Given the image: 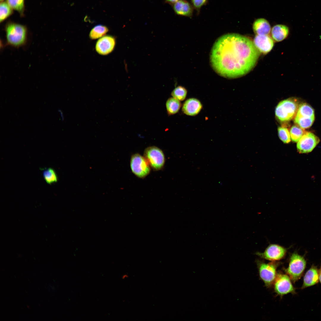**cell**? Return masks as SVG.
<instances>
[{
	"mask_svg": "<svg viewBox=\"0 0 321 321\" xmlns=\"http://www.w3.org/2000/svg\"><path fill=\"white\" fill-rule=\"evenodd\" d=\"M43 175L44 180L48 184L51 185L56 182L58 180V177L56 172L54 169L51 168L43 169Z\"/></svg>",
	"mask_w": 321,
	"mask_h": 321,
	"instance_id": "obj_20",
	"label": "cell"
},
{
	"mask_svg": "<svg viewBox=\"0 0 321 321\" xmlns=\"http://www.w3.org/2000/svg\"><path fill=\"white\" fill-rule=\"evenodd\" d=\"M289 132L291 139L294 142H298L306 132L303 129L295 125L292 127Z\"/></svg>",
	"mask_w": 321,
	"mask_h": 321,
	"instance_id": "obj_23",
	"label": "cell"
},
{
	"mask_svg": "<svg viewBox=\"0 0 321 321\" xmlns=\"http://www.w3.org/2000/svg\"><path fill=\"white\" fill-rule=\"evenodd\" d=\"M108 31V29L106 26L101 25H97L91 30L89 37L92 39H97L104 35Z\"/></svg>",
	"mask_w": 321,
	"mask_h": 321,
	"instance_id": "obj_21",
	"label": "cell"
},
{
	"mask_svg": "<svg viewBox=\"0 0 321 321\" xmlns=\"http://www.w3.org/2000/svg\"><path fill=\"white\" fill-rule=\"evenodd\" d=\"M115 44L114 37L106 36L100 39L97 42L95 48L100 54L106 55L111 53L114 49Z\"/></svg>",
	"mask_w": 321,
	"mask_h": 321,
	"instance_id": "obj_12",
	"label": "cell"
},
{
	"mask_svg": "<svg viewBox=\"0 0 321 321\" xmlns=\"http://www.w3.org/2000/svg\"><path fill=\"white\" fill-rule=\"evenodd\" d=\"M7 2L12 9L23 14L24 8V0H7Z\"/></svg>",
	"mask_w": 321,
	"mask_h": 321,
	"instance_id": "obj_25",
	"label": "cell"
},
{
	"mask_svg": "<svg viewBox=\"0 0 321 321\" xmlns=\"http://www.w3.org/2000/svg\"><path fill=\"white\" fill-rule=\"evenodd\" d=\"M253 28L254 33L258 35H268L271 31L269 23L263 18L256 20L253 23Z\"/></svg>",
	"mask_w": 321,
	"mask_h": 321,
	"instance_id": "obj_16",
	"label": "cell"
},
{
	"mask_svg": "<svg viewBox=\"0 0 321 321\" xmlns=\"http://www.w3.org/2000/svg\"><path fill=\"white\" fill-rule=\"evenodd\" d=\"M297 103L290 99L281 101L276 106L275 115L281 121L285 122L291 120L297 113L298 109Z\"/></svg>",
	"mask_w": 321,
	"mask_h": 321,
	"instance_id": "obj_4",
	"label": "cell"
},
{
	"mask_svg": "<svg viewBox=\"0 0 321 321\" xmlns=\"http://www.w3.org/2000/svg\"><path fill=\"white\" fill-rule=\"evenodd\" d=\"M5 31L7 45L17 48L24 46L27 43L28 31L25 26L9 22L5 26Z\"/></svg>",
	"mask_w": 321,
	"mask_h": 321,
	"instance_id": "obj_2",
	"label": "cell"
},
{
	"mask_svg": "<svg viewBox=\"0 0 321 321\" xmlns=\"http://www.w3.org/2000/svg\"><path fill=\"white\" fill-rule=\"evenodd\" d=\"M3 0H0V1H3Z\"/></svg>",
	"mask_w": 321,
	"mask_h": 321,
	"instance_id": "obj_32",
	"label": "cell"
},
{
	"mask_svg": "<svg viewBox=\"0 0 321 321\" xmlns=\"http://www.w3.org/2000/svg\"><path fill=\"white\" fill-rule=\"evenodd\" d=\"M187 93V90L185 87L179 86L173 90L171 95L173 97L181 101L185 100Z\"/></svg>",
	"mask_w": 321,
	"mask_h": 321,
	"instance_id": "obj_22",
	"label": "cell"
},
{
	"mask_svg": "<svg viewBox=\"0 0 321 321\" xmlns=\"http://www.w3.org/2000/svg\"><path fill=\"white\" fill-rule=\"evenodd\" d=\"M166 105L167 112L169 115L177 113L182 106L180 101L173 97L167 99Z\"/></svg>",
	"mask_w": 321,
	"mask_h": 321,
	"instance_id": "obj_18",
	"label": "cell"
},
{
	"mask_svg": "<svg viewBox=\"0 0 321 321\" xmlns=\"http://www.w3.org/2000/svg\"><path fill=\"white\" fill-rule=\"evenodd\" d=\"M319 281L318 270L316 266L313 265L305 273L301 288L313 286L317 284Z\"/></svg>",
	"mask_w": 321,
	"mask_h": 321,
	"instance_id": "obj_15",
	"label": "cell"
},
{
	"mask_svg": "<svg viewBox=\"0 0 321 321\" xmlns=\"http://www.w3.org/2000/svg\"><path fill=\"white\" fill-rule=\"evenodd\" d=\"M320 141L319 138L310 132H306L297 142V147L300 153L311 152Z\"/></svg>",
	"mask_w": 321,
	"mask_h": 321,
	"instance_id": "obj_9",
	"label": "cell"
},
{
	"mask_svg": "<svg viewBox=\"0 0 321 321\" xmlns=\"http://www.w3.org/2000/svg\"><path fill=\"white\" fill-rule=\"evenodd\" d=\"M209 0H191V4L198 14L199 13L201 8L206 5Z\"/></svg>",
	"mask_w": 321,
	"mask_h": 321,
	"instance_id": "obj_27",
	"label": "cell"
},
{
	"mask_svg": "<svg viewBox=\"0 0 321 321\" xmlns=\"http://www.w3.org/2000/svg\"><path fill=\"white\" fill-rule=\"evenodd\" d=\"M130 167L133 173L140 178L146 177L151 171V167L146 158L138 153L131 156Z\"/></svg>",
	"mask_w": 321,
	"mask_h": 321,
	"instance_id": "obj_6",
	"label": "cell"
},
{
	"mask_svg": "<svg viewBox=\"0 0 321 321\" xmlns=\"http://www.w3.org/2000/svg\"><path fill=\"white\" fill-rule=\"evenodd\" d=\"M306 266L304 257L295 252L291 256L288 267L285 271L291 280L295 282L301 277Z\"/></svg>",
	"mask_w": 321,
	"mask_h": 321,
	"instance_id": "obj_3",
	"label": "cell"
},
{
	"mask_svg": "<svg viewBox=\"0 0 321 321\" xmlns=\"http://www.w3.org/2000/svg\"><path fill=\"white\" fill-rule=\"evenodd\" d=\"M278 136L284 143H288L291 140L290 132L288 129L284 127H279L278 128Z\"/></svg>",
	"mask_w": 321,
	"mask_h": 321,
	"instance_id": "obj_26",
	"label": "cell"
},
{
	"mask_svg": "<svg viewBox=\"0 0 321 321\" xmlns=\"http://www.w3.org/2000/svg\"><path fill=\"white\" fill-rule=\"evenodd\" d=\"M319 281L321 284V266L319 269L318 270Z\"/></svg>",
	"mask_w": 321,
	"mask_h": 321,
	"instance_id": "obj_29",
	"label": "cell"
},
{
	"mask_svg": "<svg viewBox=\"0 0 321 321\" xmlns=\"http://www.w3.org/2000/svg\"><path fill=\"white\" fill-rule=\"evenodd\" d=\"M260 52L249 38L229 33L218 38L210 53L212 67L220 76L227 78L243 76L256 65Z\"/></svg>",
	"mask_w": 321,
	"mask_h": 321,
	"instance_id": "obj_1",
	"label": "cell"
},
{
	"mask_svg": "<svg viewBox=\"0 0 321 321\" xmlns=\"http://www.w3.org/2000/svg\"><path fill=\"white\" fill-rule=\"evenodd\" d=\"M295 116L305 119L315 117L314 111L309 105L303 103L299 106Z\"/></svg>",
	"mask_w": 321,
	"mask_h": 321,
	"instance_id": "obj_19",
	"label": "cell"
},
{
	"mask_svg": "<svg viewBox=\"0 0 321 321\" xmlns=\"http://www.w3.org/2000/svg\"><path fill=\"white\" fill-rule=\"evenodd\" d=\"M289 29L286 26L278 24L274 26L271 30V35L273 38L277 42L281 41L288 36Z\"/></svg>",
	"mask_w": 321,
	"mask_h": 321,
	"instance_id": "obj_17",
	"label": "cell"
},
{
	"mask_svg": "<svg viewBox=\"0 0 321 321\" xmlns=\"http://www.w3.org/2000/svg\"><path fill=\"white\" fill-rule=\"evenodd\" d=\"M260 277L265 285L269 287L274 283L277 274L278 264L275 262L266 263L261 262L257 263Z\"/></svg>",
	"mask_w": 321,
	"mask_h": 321,
	"instance_id": "obj_7",
	"label": "cell"
},
{
	"mask_svg": "<svg viewBox=\"0 0 321 321\" xmlns=\"http://www.w3.org/2000/svg\"><path fill=\"white\" fill-rule=\"evenodd\" d=\"M128 277V276L127 274H124L122 276V278L124 279L127 278Z\"/></svg>",
	"mask_w": 321,
	"mask_h": 321,
	"instance_id": "obj_31",
	"label": "cell"
},
{
	"mask_svg": "<svg viewBox=\"0 0 321 321\" xmlns=\"http://www.w3.org/2000/svg\"><path fill=\"white\" fill-rule=\"evenodd\" d=\"M253 43L259 51L264 54L269 52L274 45L272 39L268 35H256L254 38Z\"/></svg>",
	"mask_w": 321,
	"mask_h": 321,
	"instance_id": "obj_13",
	"label": "cell"
},
{
	"mask_svg": "<svg viewBox=\"0 0 321 321\" xmlns=\"http://www.w3.org/2000/svg\"><path fill=\"white\" fill-rule=\"evenodd\" d=\"M173 9L177 15L191 18L194 8L191 4L186 0H179L172 5Z\"/></svg>",
	"mask_w": 321,
	"mask_h": 321,
	"instance_id": "obj_14",
	"label": "cell"
},
{
	"mask_svg": "<svg viewBox=\"0 0 321 321\" xmlns=\"http://www.w3.org/2000/svg\"><path fill=\"white\" fill-rule=\"evenodd\" d=\"M182 107V111L184 114L188 116L194 117L200 113L203 106L199 99L191 97L185 101Z\"/></svg>",
	"mask_w": 321,
	"mask_h": 321,
	"instance_id": "obj_11",
	"label": "cell"
},
{
	"mask_svg": "<svg viewBox=\"0 0 321 321\" xmlns=\"http://www.w3.org/2000/svg\"><path fill=\"white\" fill-rule=\"evenodd\" d=\"M12 12V9L7 2H2L0 5V21L3 22Z\"/></svg>",
	"mask_w": 321,
	"mask_h": 321,
	"instance_id": "obj_24",
	"label": "cell"
},
{
	"mask_svg": "<svg viewBox=\"0 0 321 321\" xmlns=\"http://www.w3.org/2000/svg\"><path fill=\"white\" fill-rule=\"evenodd\" d=\"M179 0H165V2L170 4L173 5Z\"/></svg>",
	"mask_w": 321,
	"mask_h": 321,
	"instance_id": "obj_28",
	"label": "cell"
},
{
	"mask_svg": "<svg viewBox=\"0 0 321 321\" xmlns=\"http://www.w3.org/2000/svg\"><path fill=\"white\" fill-rule=\"evenodd\" d=\"M144 156L154 170H160L163 167L165 162L164 154L158 147L155 146L147 147L144 151Z\"/></svg>",
	"mask_w": 321,
	"mask_h": 321,
	"instance_id": "obj_5",
	"label": "cell"
},
{
	"mask_svg": "<svg viewBox=\"0 0 321 321\" xmlns=\"http://www.w3.org/2000/svg\"><path fill=\"white\" fill-rule=\"evenodd\" d=\"M291 280L287 275L277 274L273 283L276 293L281 296L289 293H295V289Z\"/></svg>",
	"mask_w": 321,
	"mask_h": 321,
	"instance_id": "obj_8",
	"label": "cell"
},
{
	"mask_svg": "<svg viewBox=\"0 0 321 321\" xmlns=\"http://www.w3.org/2000/svg\"><path fill=\"white\" fill-rule=\"evenodd\" d=\"M287 250L284 247L276 244H271L264 252H257L256 254L262 258L271 261L282 259L285 256Z\"/></svg>",
	"mask_w": 321,
	"mask_h": 321,
	"instance_id": "obj_10",
	"label": "cell"
},
{
	"mask_svg": "<svg viewBox=\"0 0 321 321\" xmlns=\"http://www.w3.org/2000/svg\"><path fill=\"white\" fill-rule=\"evenodd\" d=\"M58 111H59V114H60V116H61V119H62V120H64V116L63 113L62 111L60 109Z\"/></svg>",
	"mask_w": 321,
	"mask_h": 321,
	"instance_id": "obj_30",
	"label": "cell"
}]
</instances>
